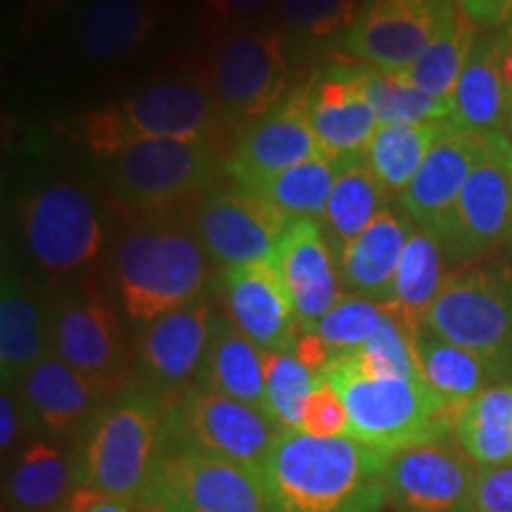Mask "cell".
<instances>
[{"mask_svg": "<svg viewBox=\"0 0 512 512\" xmlns=\"http://www.w3.org/2000/svg\"><path fill=\"white\" fill-rule=\"evenodd\" d=\"M458 126L456 121H420V124H377L368 143V162L387 190L401 192L411 185L434 143Z\"/></svg>", "mask_w": 512, "mask_h": 512, "instance_id": "33", "label": "cell"}, {"mask_svg": "<svg viewBox=\"0 0 512 512\" xmlns=\"http://www.w3.org/2000/svg\"><path fill=\"white\" fill-rule=\"evenodd\" d=\"M475 501L477 512H512V463L479 467Z\"/></svg>", "mask_w": 512, "mask_h": 512, "instance_id": "43", "label": "cell"}, {"mask_svg": "<svg viewBox=\"0 0 512 512\" xmlns=\"http://www.w3.org/2000/svg\"><path fill=\"white\" fill-rule=\"evenodd\" d=\"M228 318L261 351H294L302 328L290 292L271 261L228 266L223 273Z\"/></svg>", "mask_w": 512, "mask_h": 512, "instance_id": "20", "label": "cell"}, {"mask_svg": "<svg viewBox=\"0 0 512 512\" xmlns=\"http://www.w3.org/2000/svg\"><path fill=\"white\" fill-rule=\"evenodd\" d=\"M316 157L328 159L313 131L299 88L247 128L223 169L242 188H254L264 178Z\"/></svg>", "mask_w": 512, "mask_h": 512, "instance_id": "18", "label": "cell"}, {"mask_svg": "<svg viewBox=\"0 0 512 512\" xmlns=\"http://www.w3.org/2000/svg\"><path fill=\"white\" fill-rule=\"evenodd\" d=\"M271 512L261 470L190 446H164L138 510Z\"/></svg>", "mask_w": 512, "mask_h": 512, "instance_id": "7", "label": "cell"}, {"mask_svg": "<svg viewBox=\"0 0 512 512\" xmlns=\"http://www.w3.org/2000/svg\"><path fill=\"white\" fill-rule=\"evenodd\" d=\"M50 351L48 313L15 273L3 275L0 292V377L3 389L17 392L31 368Z\"/></svg>", "mask_w": 512, "mask_h": 512, "instance_id": "27", "label": "cell"}, {"mask_svg": "<svg viewBox=\"0 0 512 512\" xmlns=\"http://www.w3.org/2000/svg\"><path fill=\"white\" fill-rule=\"evenodd\" d=\"M335 387L349 415V437L392 456L453 434L451 408L422 377H382L358 370L339 354L318 373Z\"/></svg>", "mask_w": 512, "mask_h": 512, "instance_id": "3", "label": "cell"}, {"mask_svg": "<svg viewBox=\"0 0 512 512\" xmlns=\"http://www.w3.org/2000/svg\"><path fill=\"white\" fill-rule=\"evenodd\" d=\"M387 306L358 294H342V299L318 320L311 332L323 339L332 358L347 354L368 342L380 328ZM330 358V361H332Z\"/></svg>", "mask_w": 512, "mask_h": 512, "instance_id": "40", "label": "cell"}, {"mask_svg": "<svg viewBox=\"0 0 512 512\" xmlns=\"http://www.w3.org/2000/svg\"><path fill=\"white\" fill-rule=\"evenodd\" d=\"M302 95L313 131L332 164L366 155L377 117L363 91L361 64H332L302 88Z\"/></svg>", "mask_w": 512, "mask_h": 512, "instance_id": "19", "label": "cell"}, {"mask_svg": "<svg viewBox=\"0 0 512 512\" xmlns=\"http://www.w3.org/2000/svg\"><path fill=\"white\" fill-rule=\"evenodd\" d=\"M434 235L453 261H467L512 238V140L505 133H494L489 152Z\"/></svg>", "mask_w": 512, "mask_h": 512, "instance_id": "13", "label": "cell"}, {"mask_svg": "<svg viewBox=\"0 0 512 512\" xmlns=\"http://www.w3.org/2000/svg\"><path fill=\"white\" fill-rule=\"evenodd\" d=\"M268 261L290 292L302 332L316 328L318 320L342 299L339 273L320 223L292 221Z\"/></svg>", "mask_w": 512, "mask_h": 512, "instance_id": "22", "label": "cell"}, {"mask_svg": "<svg viewBox=\"0 0 512 512\" xmlns=\"http://www.w3.org/2000/svg\"><path fill=\"white\" fill-rule=\"evenodd\" d=\"M453 439L479 467L512 463V382L496 384L458 408Z\"/></svg>", "mask_w": 512, "mask_h": 512, "instance_id": "31", "label": "cell"}, {"mask_svg": "<svg viewBox=\"0 0 512 512\" xmlns=\"http://www.w3.org/2000/svg\"><path fill=\"white\" fill-rule=\"evenodd\" d=\"M358 370L382 377H420L413 354V332L399 313L387 306L380 328L363 347L344 354Z\"/></svg>", "mask_w": 512, "mask_h": 512, "instance_id": "39", "label": "cell"}, {"mask_svg": "<svg viewBox=\"0 0 512 512\" xmlns=\"http://www.w3.org/2000/svg\"><path fill=\"white\" fill-rule=\"evenodd\" d=\"M22 396L27 425L53 439L79 437L86 422L102 406L107 394L86 375L48 351L24 377Z\"/></svg>", "mask_w": 512, "mask_h": 512, "instance_id": "23", "label": "cell"}, {"mask_svg": "<svg viewBox=\"0 0 512 512\" xmlns=\"http://www.w3.org/2000/svg\"><path fill=\"white\" fill-rule=\"evenodd\" d=\"M332 183H335V164L330 159H306L264 178L252 190L264 195L280 214L290 221H316L325 219Z\"/></svg>", "mask_w": 512, "mask_h": 512, "instance_id": "35", "label": "cell"}, {"mask_svg": "<svg viewBox=\"0 0 512 512\" xmlns=\"http://www.w3.org/2000/svg\"><path fill=\"white\" fill-rule=\"evenodd\" d=\"M114 197L136 211H159L207 188L219 171L211 138H164L136 143L112 157Z\"/></svg>", "mask_w": 512, "mask_h": 512, "instance_id": "8", "label": "cell"}, {"mask_svg": "<svg viewBox=\"0 0 512 512\" xmlns=\"http://www.w3.org/2000/svg\"><path fill=\"white\" fill-rule=\"evenodd\" d=\"M384 458L354 437L280 432L261 465L271 512H382Z\"/></svg>", "mask_w": 512, "mask_h": 512, "instance_id": "1", "label": "cell"}, {"mask_svg": "<svg viewBox=\"0 0 512 512\" xmlns=\"http://www.w3.org/2000/svg\"><path fill=\"white\" fill-rule=\"evenodd\" d=\"M505 74H508V88H510V126H508V138L512 140V29H508V55H505Z\"/></svg>", "mask_w": 512, "mask_h": 512, "instance_id": "49", "label": "cell"}, {"mask_svg": "<svg viewBox=\"0 0 512 512\" xmlns=\"http://www.w3.org/2000/svg\"><path fill=\"white\" fill-rule=\"evenodd\" d=\"M320 375L294 351H264V411L283 432L302 430L304 406Z\"/></svg>", "mask_w": 512, "mask_h": 512, "instance_id": "38", "label": "cell"}, {"mask_svg": "<svg viewBox=\"0 0 512 512\" xmlns=\"http://www.w3.org/2000/svg\"><path fill=\"white\" fill-rule=\"evenodd\" d=\"M50 351L107 396L131 384L133 368L117 311L93 294H69L50 306Z\"/></svg>", "mask_w": 512, "mask_h": 512, "instance_id": "15", "label": "cell"}, {"mask_svg": "<svg viewBox=\"0 0 512 512\" xmlns=\"http://www.w3.org/2000/svg\"><path fill=\"white\" fill-rule=\"evenodd\" d=\"M444 247L437 235L427 228L415 226L403 247L394 280V299L387 304L406 320L408 328L422 323L425 313L444 287Z\"/></svg>", "mask_w": 512, "mask_h": 512, "instance_id": "32", "label": "cell"}, {"mask_svg": "<svg viewBox=\"0 0 512 512\" xmlns=\"http://www.w3.org/2000/svg\"><path fill=\"white\" fill-rule=\"evenodd\" d=\"M363 91L373 105L377 124H420V121H456L453 100L422 93L399 76L382 74L361 64Z\"/></svg>", "mask_w": 512, "mask_h": 512, "instance_id": "36", "label": "cell"}, {"mask_svg": "<svg viewBox=\"0 0 512 512\" xmlns=\"http://www.w3.org/2000/svg\"><path fill=\"white\" fill-rule=\"evenodd\" d=\"M207 259L188 230L164 226L128 233L114 256V278L126 318L147 325L195 302L207 283Z\"/></svg>", "mask_w": 512, "mask_h": 512, "instance_id": "5", "label": "cell"}, {"mask_svg": "<svg viewBox=\"0 0 512 512\" xmlns=\"http://www.w3.org/2000/svg\"><path fill=\"white\" fill-rule=\"evenodd\" d=\"M24 240L50 273H74L98 259L105 228L91 197L72 183H53L24 204Z\"/></svg>", "mask_w": 512, "mask_h": 512, "instance_id": "16", "label": "cell"}, {"mask_svg": "<svg viewBox=\"0 0 512 512\" xmlns=\"http://www.w3.org/2000/svg\"><path fill=\"white\" fill-rule=\"evenodd\" d=\"M290 57L278 29H235L216 48L211 93L233 121H256L283 102Z\"/></svg>", "mask_w": 512, "mask_h": 512, "instance_id": "10", "label": "cell"}, {"mask_svg": "<svg viewBox=\"0 0 512 512\" xmlns=\"http://www.w3.org/2000/svg\"><path fill=\"white\" fill-rule=\"evenodd\" d=\"M283 432L261 408L195 384L166 406L164 446H190L261 470Z\"/></svg>", "mask_w": 512, "mask_h": 512, "instance_id": "9", "label": "cell"}, {"mask_svg": "<svg viewBox=\"0 0 512 512\" xmlns=\"http://www.w3.org/2000/svg\"><path fill=\"white\" fill-rule=\"evenodd\" d=\"M361 10V0H275L285 27L311 38L347 34Z\"/></svg>", "mask_w": 512, "mask_h": 512, "instance_id": "41", "label": "cell"}, {"mask_svg": "<svg viewBox=\"0 0 512 512\" xmlns=\"http://www.w3.org/2000/svg\"><path fill=\"white\" fill-rule=\"evenodd\" d=\"M171 0H88L74 22L83 57L114 62L133 55L169 15Z\"/></svg>", "mask_w": 512, "mask_h": 512, "instance_id": "25", "label": "cell"}, {"mask_svg": "<svg viewBox=\"0 0 512 512\" xmlns=\"http://www.w3.org/2000/svg\"><path fill=\"white\" fill-rule=\"evenodd\" d=\"M494 143V133L453 126L444 133L401 192V207L418 228L437 230L456 204L460 190Z\"/></svg>", "mask_w": 512, "mask_h": 512, "instance_id": "21", "label": "cell"}, {"mask_svg": "<svg viewBox=\"0 0 512 512\" xmlns=\"http://www.w3.org/2000/svg\"><path fill=\"white\" fill-rule=\"evenodd\" d=\"M223 114L200 81L166 79L88 112L83 140L98 155L114 157L145 140L211 138Z\"/></svg>", "mask_w": 512, "mask_h": 512, "instance_id": "4", "label": "cell"}, {"mask_svg": "<svg viewBox=\"0 0 512 512\" xmlns=\"http://www.w3.org/2000/svg\"><path fill=\"white\" fill-rule=\"evenodd\" d=\"M422 323L475 351L498 384L512 382V273L477 268L446 278Z\"/></svg>", "mask_w": 512, "mask_h": 512, "instance_id": "6", "label": "cell"}, {"mask_svg": "<svg viewBox=\"0 0 512 512\" xmlns=\"http://www.w3.org/2000/svg\"><path fill=\"white\" fill-rule=\"evenodd\" d=\"M72 494V456L43 439L24 446L5 477V501L15 512H48Z\"/></svg>", "mask_w": 512, "mask_h": 512, "instance_id": "30", "label": "cell"}, {"mask_svg": "<svg viewBox=\"0 0 512 512\" xmlns=\"http://www.w3.org/2000/svg\"><path fill=\"white\" fill-rule=\"evenodd\" d=\"M387 188L370 169L368 155L347 159L335 164V183H332L328 204H325V223L339 249L358 238L377 211L384 209Z\"/></svg>", "mask_w": 512, "mask_h": 512, "instance_id": "34", "label": "cell"}, {"mask_svg": "<svg viewBox=\"0 0 512 512\" xmlns=\"http://www.w3.org/2000/svg\"><path fill=\"white\" fill-rule=\"evenodd\" d=\"M302 432L313 437H349V415L330 382L320 377L304 406Z\"/></svg>", "mask_w": 512, "mask_h": 512, "instance_id": "42", "label": "cell"}, {"mask_svg": "<svg viewBox=\"0 0 512 512\" xmlns=\"http://www.w3.org/2000/svg\"><path fill=\"white\" fill-rule=\"evenodd\" d=\"M69 512H136L138 508L133 503L121 501L114 496H98L88 494V491H74L67 503Z\"/></svg>", "mask_w": 512, "mask_h": 512, "instance_id": "47", "label": "cell"}, {"mask_svg": "<svg viewBox=\"0 0 512 512\" xmlns=\"http://www.w3.org/2000/svg\"><path fill=\"white\" fill-rule=\"evenodd\" d=\"M166 406L138 384L107 396L72 453L74 491L114 496L138 508L164 448Z\"/></svg>", "mask_w": 512, "mask_h": 512, "instance_id": "2", "label": "cell"}, {"mask_svg": "<svg viewBox=\"0 0 512 512\" xmlns=\"http://www.w3.org/2000/svg\"><path fill=\"white\" fill-rule=\"evenodd\" d=\"M458 15V0H361L344 48L377 72L401 74Z\"/></svg>", "mask_w": 512, "mask_h": 512, "instance_id": "11", "label": "cell"}, {"mask_svg": "<svg viewBox=\"0 0 512 512\" xmlns=\"http://www.w3.org/2000/svg\"><path fill=\"white\" fill-rule=\"evenodd\" d=\"M458 8L475 27H501L512 15V0H458Z\"/></svg>", "mask_w": 512, "mask_h": 512, "instance_id": "45", "label": "cell"}, {"mask_svg": "<svg viewBox=\"0 0 512 512\" xmlns=\"http://www.w3.org/2000/svg\"><path fill=\"white\" fill-rule=\"evenodd\" d=\"M477 472L458 441L446 437L384 458L382 484L396 512H477Z\"/></svg>", "mask_w": 512, "mask_h": 512, "instance_id": "14", "label": "cell"}, {"mask_svg": "<svg viewBox=\"0 0 512 512\" xmlns=\"http://www.w3.org/2000/svg\"><path fill=\"white\" fill-rule=\"evenodd\" d=\"M197 384L264 411V351L242 335L228 316H214Z\"/></svg>", "mask_w": 512, "mask_h": 512, "instance_id": "29", "label": "cell"}, {"mask_svg": "<svg viewBox=\"0 0 512 512\" xmlns=\"http://www.w3.org/2000/svg\"><path fill=\"white\" fill-rule=\"evenodd\" d=\"M475 24L460 12L456 22L441 34L430 48L415 60L411 67L394 74L411 86L420 88L422 93L434 95V98L453 100L458 76L463 72V64L470 53L472 41H475Z\"/></svg>", "mask_w": 512, "mask_h": 512, "instance_id": "37", "label": "cell"}, {"mask_svg": "<svg viewBox=\"0 0 512 512\" xmlns=\"http://www.w3.org/2000/svg\"><path fill=\"white\" fill-rule=\"evenodd\" d=\"M140 512H171V510H162V508H147V510H140Z\"/></svg>", "mask_w": 512, "mask_h": 512, "instance_id": "50", "label": "cell"}, {"mask_svg": "<svg viewBox=\"0 0 512 512\" xmlns=\"http://www.w3.org/2000/svg\"><path fill=\"white\" fill-rule=\"evenodd\" d=\"M88 0H31V12L43 19L60 17L64 12L81 10Z\"/></svg>", "mask_w": 512, "mask_h": 512, "instance_id": "48", "label": "cell"}, {"mask_svg": "<svg viewBox=\"0 0 512 512\" xmlns=\"http://www.w3.org/2000/svg\"><path fill=\"white\" fill-rule=\"evenodd\" d=\"M413 354L420 377L444 399L448 406L463 408L498 380L475 351L451 342L427 323L413 328Z\"/></svg>", "mask_w": 512, "mask_h": 512, "instance_id": "28", "label": "cell"}, {"mask_svg": "<svg viewBox=\"0 0 512 512\" xmlns=\"http://www.w3.org/2000/svg\"><path fill=\"white\" fill-rule=\"evenodd\" d=\"M19 432H22V408H19L17 392L3 389V396H0V448H3V456H8L17 446Z\"/></svg>", "mask_w": 512, "mask_h": 512, "instance_id": "46", "label": "cell"}, {"mask_svg": "<svg viewBox=\"0 0 512 512\" xmlns=\"http://www.w3.org/2000/svg\"><path fill=\"white\" fill-rule=\"evenodd\" d=\"M214 316L207 299L197 297L143 325L131 354L133 384L164 406L195 387L209 349Z\"/></svg>", "mask_w": 512, "mask_h": 512, "instance_id": "12", "label": "cell"}, {"mask_svg": "<svg viewBox=\"0 0 512 512\" xmlns=\"http://www.w3.org/2000/svg\"><path fill=\"white\" fill-rule=\"evenodd\" d=\"M505 55H508V34L477 31L453 91L456 124L460 128L508 136L510 88Z\"/></svg>", "mask_w": 512, "mask_h": 512, "instance_id": "24", "label": "cell"}, {"mask_svg": "<svg viewBox=\"0 0 512 512\" xmlns=\"http://www.w3.org/2000/svg\"><path fill=\"white\" fill-rule=\"evenodd\" d=\"M413 228L411 219L384 207L358 238L339 249V280L351 294L384 306L392 304L396 268Z\"/></svg>", "mask_w": 512, "mask_h": 512, "instance_id": "26", "label": "cell"}, {"mask_svg": "<svg viewBox=\"0 0 512 512\" xmlns=\"http://www.w3.org/2000/svg\"><path fill=\"white\" fill-rule=\"evenodd\" d=\"M271 0H204L202 19L209 29H240L266 10Z\"/></svg>", "mask_w": 512, "mask_h": 512, "instance_id": "44", "label": "cell"}, {"mask_svg": "<svg viewBox=\"0 0 512 512\" xmlns=\"http://www.w3.org/2000/svg\"><path fill=\"white\" fill-rule=\"evenodd\" d=\"M290 223L264 195L238 185L204 197L195 214V233L211 261L245 266L271 259Z\"/></svg>", "mask_w": 512, "mask_h": 512, "instance_id": "17", "label": "cell"}]
</instances>
